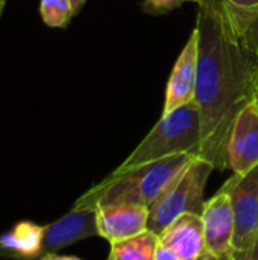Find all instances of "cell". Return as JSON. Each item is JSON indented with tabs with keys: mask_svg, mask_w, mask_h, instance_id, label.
Returning <instances> with one entry per match:
<instances>
[{
	"mask_svg": "<svg viewBox=\"0 0 258 260\" xmlns=\"http://www.w3.org/2000/svg\"><path fill=\"white\" fill-rule=\"evenodd\" d=\"M199 64L196 104L201 117L199 157L227 169V143L239 113L254 102L258 56L233 29L224 0H198Z\"/></svg>",
	"mask_w": 258,
	"mask_h": 260,
	"instance_id": "cell-1",
	"label": "cell"
},
{
	"mask_svg": "<svg viewBox=\"0 0 258 260\" xmlns=\"http://www.w3.org/2000/svg\"><path fill=\"white\" fill-rule=\"evenodd\" d=\"M196 157L192 154H179L128 171H114L78 200L94 207L140 204L149 209Z\"/></svg>",
	"mask_w": 258,
	"mask_h": 260,
	"instance_id": "cell-2",
	"label": "cell"
},
{
	"mask_svg": "<svg viewBox=\"0 0 258 260\" xmlns=\"http://www.w3.org/2000/svg\"><path fill=\"white\" fill-rule=\"evenodd\" d=\"M201 117L196 101L163 114L148 136L116 169L119 172L179 154L199 157Z\"/></svg>",
	"mask_w": 258,
	"mask_h": 260,
	"instance_id": "cell-3",
	"label": "cell"
},
{
	"mask_svg": "<svg viewBox=\"0 0 258 260\" xmlns=\"http://www.w3.org/2000/svg\"><path fill=\"white\" fill-rule=\"evenodd\" d=\"M214 166L196 157L167 190L149 207L148 229L161 235L176 218L184 213L202 215L205 206V186Z\"/></svg>",
	"mask_w": 258,
	"mask_h": 260,
	"instance_id": "cell-4",
	"label": "cell"
},
{
	"mask_svg": "<svg viewBox=\"0 0 258 260\" xmlns=\"http://www.w3.org/2000/svg\"><path fill=\"white\" fill-rule=\"evenodd\" d=\"M220 189L230 195L234 213L231 260H249L258 241V168L245 177L233 175Z\"/></svg>",
	"mask_w": 258,
	"mask_h": 260,
	"instance_id": "cell-5",
	"label": "cell"
},
{
	"mask_svg": "<svg viewBox=\"0 0 258 260\" xmlns=\"http://www.w3.org/2000/svg\"><path fill=\"white\" fill-rule=\"evenodd\" d=\"M205 256L202 260H231L234 239V213L230 195L220 189L205 201L202 210Z\"/></svg>",
	"mask_w": 258,
	"mask_h": 260,
	"instance_id": "cell-6",
	"label": "cell"
},
{
	"mask_svg": "<svg viewBox=\"0 0 258 260\" xmlns=\"http://www.w3.org/2000/svg\"><path fill=\"white\" fill-rule=\"evenodd\" d=\"M94 236H99L97 207L76 200L73 207L64 216L46 225L43 254L58 253L71 244Z\"/></svg>",
	"mask_w": 258,
	"mask_h": 260,
	"instance_id": "cell-7",
	"label": "cell"
},
{
	"mask_svg": "<svg viewBox=\"0 0 258 260\" xmlns=\"http://www.w3.org/2000/svg\"><path fill=\"white\" fill-rule=\"evenodd\" d=\"M227 168L245 177L258 168V107L246 105L237 116L227 143Z\"/></svg>",
	"mask_w": 258,
	"mask_h": 260,
	"instance_id": "cell-8",
	"label": "cell"
},
{
	"mask_svg": "<svg viewBox=\"0 0 258 260\" xmlns=\"http://www.w3.org/2000/svg\"><path fill=\"white\" fill-rule=\"evenodd\" d=\"M199 64V34L195 26L186 46L182 47L166 87L163 114H169L196 99Z\"/></svg>",
	"mask_w": 258,
	"mask_h": 260,
	"instance_id": "cell-9",
	"label": "cell"
},
{
	"mask_svg": "<svg viewBox=\"0 0 258 260\" xmlns=\"http://www.w3.org/2000/svg\"><path fill=\"white\" fill-rule=\"evenodd\" d=\"M149 209L140 204H108L97 207L99 236L109 244L134 238L148 229Z\"/></svg>",
	"mask_w": 258,
	"mask_h": 260,
	"instance_id": "cell-10",
	"label": "cell"
},
{
	"mask_svg": "<svg viewBox=\"0 0 258 260\" xmlns=\"http://www.w3.org/2000/svg\"><path fill=\"white\" fill-rule=\"evenodd\" d=\"M158 238L160 244L173 250L181 259L202 260L205 256V239L201 215H181Z\"/></svg>",
	"mask_w": 258,
	"mask_h": 260,
	"instance_id": "cell-11",
	"label": "cell"
},
{
	"mask_svg": "<svg viewBox=\"0 0 258 260\" xmlns=\"http://www.w3.org/2000/svg\"><path fill=\"white\" fill-rule=\"evenodd\" d=\"M46 225L30 221L17 222L8 233L0 236V256L9 259L36 260L43 254Z\"/></svg>",
	"mask_w": 258,
	"mask_h": 260,
	"instance_id": "cell-12",
	"label": "cell"
},
{
	"mask_svg": "<svg viewBox=\"0 0 258 260\" xmlns=\"http://www.w3.org/2000/svg\"><path fill=\"white\" fill-rule=\"evenodd\" d=\"M158 244V235L146 230L134 238L109 244L108 260H155Z\"/></svg>",
	"mask_w": 258,
	"mask_h": 260,
	"instance_id": "cell-13",
	"label": "cell"
},
{
	"mask_svg": "<svg viewBox=\"0 0 258 260\" xmlns=\"http://www.w3.org/2000/svg\"><path fill=\"white\" fill-rule=\"evenodd\" d=\"M227 17L240 37L258 14V0H224Z\"/></svg>",
	"mask_w": 258,
	"mask_h": 260,
	"instance_id": "cell-14",
	"label": "cell"
},
{
	"mask_svg": "<svg viewBox=\"0 0 258 260\" xmlns=\"http://www.w3.org/2000/svg\"><path fill=\"white\" fill-rule=\"evenodd\" d=\"M40 15L49 27H67L75 17L70 0H40Z\"/></svg>",
	"mask_w": 258,
	"mask_h": 260,
	"instance_id": "cell-15",
	"label": "cell"
},
{
	"mask_svg": "<svg viewBox=\"0 0 258 260\" xmlns=\"http://www.w3.org/2000/svg\"><path fill=\"white\" fill-rule=\"evenodd\" d=\"M190 2L198 5V0H144L141 6L149 14H167L173 9H178L184 3H190Z\"/></svg>",
	"mask_w": 258,
	"mask_h": 260,
	"instance_id": "cell-16",
	"label": "cell"
},
{
	"mask_svg": "<svg viewBox=\"0 0 258 260\" xmlns=\"http://www.w3.org/2000/svg\"><path fill=\"white\" fill-rule=\"evenodd\" d=\"M240 38L246 43V46L258 56V14L251 20L245 32L240 35Z\"/></svg>",
	"mask_w": 258,
	"mask_h": 260,
	"instance_id": "cell-17",
	"label": "cell"
},
{
	"mask_svg": "<svg viewBox=\"0 0 258 260\" xmlns=\"http://www.w3.org/2000/svg\"><path fill=\"white\" fill-rule=\"evenodd\" d=\"M155 260H184L181 259L173 250H170L169 247L163 245V244H158V248H157V253H155Z\"/></svg>",
	"mask_w": 258,
	"mask_h": 260,
	"instance_id": "cell-18",
	"label": "cell"
},
{
	"mask_svg": "<svg viewBox=\"0 0 258 260\" xmlns=\"http://www.w3.org/2000/svg\"><path fill=\"white\" fill-rule=\"evenodd\" d=\"M36 260H82L79 257H75V256H62V254H58V253H52V254H43L40 259Z\"/></svg>",
	"mask_w": 258,
	"mask_h": 260,
	"instance_id": "cell-19",
	"label": "cell"
},
{
	"mask_svg": "<svg viewBox=\"0 0 258 260\" xmlns=\"http://www.w3.org/2000/svg\"><path fill=\"white\" fill-rule=\"evenodd\" d=\"M71 2V6H73V12L75 15L81 12V9L84 8V5L87 3V0H70Z\"/></svg>",
	"mask_w": 258,
	"mask_h": 260,
	"instance_id": "cell-20",
	"label": "cell"
},
{
	"mask_svg": "<svg viewBox=\"0 0 258 260\" xmlns=\"http://www.w3.org/2000/svg\"><path fill=\"white\" fill-rule=\"evenodd\" d=\"M249 260H258V241L255 247H254V250H252V253H251V256H249Z\"/></svg>",
	"mask_w": 258,
	"mask_h": 260,
	"instance_id": "cell-21",
	"label": "cell"
},
{
	"mask_svg": "<svg viewBox=\"0 0 258 260\" xmlns=\"http://www.w3.org/2000/svg\"><path fill=\"white\" fill-rule=\"evenodd\" d=\"M6 2H8V0H0V15H2V12H3V8H5Z\"/></svg>",
	"mask_w": 258,
	"mask_h": 260,
	"instance_id": "cell-22",
	"label": "cell"
},
{
	"mask_svg": "<svg viewBox=\"0 0 258 260\" xmlns=\"http://www.w3.org/2000/svg\"><path fill=\"white\" fill-rule=\"evenodd\" d=\"M254 101H255V104H257V107H258V90H257V94H255V99H254Z\"/></svg>",
	"mask_w": 258,
	"mask_h": 260,
	"instance_id": "cell-23",
	"label": "cell"
}]
</instances>
